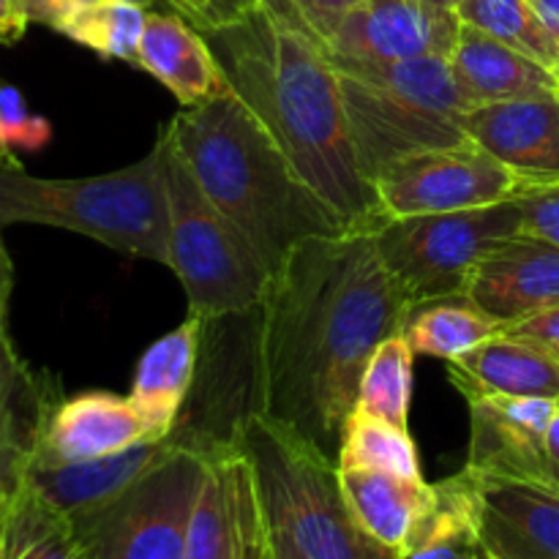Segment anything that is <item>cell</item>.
Masks as SVG:
<instances>
[{
    "label": "cell",
    "instance_id": "1",
    "mask_svg": "<svg viewBox=\"0 0 559 559\" xmlns=\"http://www.w3.org/2000/svg\"><path fill=\"white\" fill-rule=\"evenodd\" d=\"M407 314L369 229L300 243L249 311L251 413L336 462L360 374L377 344L402 333Z\"/></svg>",
    "mask_w": 559,
    "mask_h": 559
},
{
    "label": "cell",
    "instance_id": "2",
    "mask_svg": "<svg viewBox=\"0 0 559 559\" xmlns=\"http://www.w3.org/2000/svg\"><path fill=\"white\" fill-rule=\"evenodd\" d=\"M229 91L276 140L300 178L349 229L385 222L349 134L342 82L331 55L273 5L218 31H202Z\"/></svg>",
    "mask_w": 559,
    "mask_h": 559
},
{
    "label": "cell",
    "instance_id": "3",
    "mask_svg": "<svg viewBox=\"0 0 559 559\" xmlns=\"http://www.w3.org/2000/svg\"><path fill=\"white\" fill-rule=\"evenodd\" d=\"M164 129L202 191L243 229L271 273L306 240L349 229L229 87L180 107Z\"/></svg>",
    "mask_w": 559,
    "mask_h": 559
},
{
    "label": "cell",
    "instance_id": "4",
    "mask_svg": "<svg viewBox=\"0 0 559 559\" xmlns=\"http://www.w3.org/2000/svg\"><path fill=\"white\" fill-rule=\"evenodd\" d=\"M41 224L98 240L126 257L169 267V211L162 147L115 173L36 178L16 158L0 162V229Z\"/></svg>",
    "mask_w": 559,
    "mask_h": 559
},
{
    "label": "cell",
    "instance_id": "5",
    "mask_svg": "<svg viewBox=\"0 0 559 559\" xmlns=\"http://www.w3.org/2000/svg\"><path fill=\"white\" fill-rule=\"evenodd\" d=\"M333 66L342 82L358 167L371 186L396 158L469 142L464 115L478 104L459 85L442 55L393 66L347 60H333Z\"/></svg>",
    "mask_w": 559,
    "mask_h": 559
},
{
    "label": "cell",
    "instance_id": "6",
    "mask_svg": "<svg viewBox=\"0 0 559 559\" xmlns=\"http://www.w3.org/2000/svg\"><path fill=\"white\" fill-rule=\"evenodd\" d=\"M233 442L249 459L265 522L304 559H404L355 522L336 462L320 448L254 413L240 420Z\"/></svg>",
    "mask_w": 559,
    "mask_h": 559
},
{
    "label": "cell",
    "instance_id": "7",
    "mask_svg": "<svg viewBox=\"0 0 559 559\" xmlns=\"http://www.w3.org/2000/svg\"><path fill=\"white\" fill-rule=\"evenodd\" d=\"M169 211V271L183 284L189 314L202 322L257 309L271 267L243 229L202 191L167 129L158 131Z\"/></svg>",
    "mask_w": 559,
    "mask_h": 559
},
{
    "label": "cell",
    "instance_id": "8",
    "mask_svg": "<svg viewBox=\"0 0 559 559\" xmlns=\"http://www.w3.org/2000/svg\"><path fill=\"white\" fill-rule=\"evenodd\" d=\"M513 235H522V216L513 200L475 211L385 218L371 229L377 254L409 311L464 298L480 262Z\"/></svg>",
    "mask_w": 559,
    "mask_h": 559
},
{
    "label": "cell",
    "instance_id": "9",
    "mask_svg": "<svg viewBox=\"0 0 559 559\" xmlns=\"http://www.w3.org/2000/svg\"><path fill=\"white\" fill-rule=\"evenodd\" d=\"M202 478L205 451L178 440V448L118 502L71 524L91 559H186Z\"/></svg>",
    "mask_w": 559,
    "mask_h": 559
},
{
    "label": "cell",
    "instance_id": "10",
    "mask_svg": "<svg viewBox=\"0 0 559 559\" xmlns=\"http://www.w3.org/2000/svg\"><path fill=\"white\" fill-rule=\"evenodd\" d=\"M524 189L519 175L475 142L409 153L374 178L385 218L475 211L516 200Z\"/></svg>",
    "mask_w": 559,
    "mask_h": 559
},
{
    "label": "cell",
    "instance_id": "11",
    "mask_svg": "<svg viewBox=\"0 0 559 559\" xmlns=\"http://www.w3.org/2000/svg\"><path fill=\"white\" fill-rule=\"evenodd\" d=\"M456 11L429 0H360L325 41L333 60L393 66L404 60L448 58L459 36Z\"/></svg>",
    "mask_w": 559,
    "mask_h": 559
},
{
    "label": "cell",
    "instance_id": "12",
    "mask_svg": "<svg viewBox=\"0 0 559 559\" xmlns=\"http://www.w3.org/2000/svg\"><path fill=\"white\" fill-rule=\"evenodd\" d=\"M469 404V456L464 467L491 478H527L551 484L546 435L557 399L475 396ZM555 486V484H551Z\"/></svg>",
    "mask_w": 559,
    "mask_h": 559
},
{
    "label": "cell",
    "instance_id": "13",
    "mask_svg": "<svg viewBox=\"0 0 559 559\" xmlns=\"http://www.w3.org/2000/svg\"><path fill=\"white\" fill-rule=\"evenodd\" d=\"M464 131L527 186L559 183V93L478 104Z\"/></svg>",
    "mask_w": 559,
    "mask_h": 559
},
{
    "label": "cell",
    "instance_id": "14",
    "mask_svg": "<svg viewBox=\"0 0 559 559\" xmlns=\"http://www.w3.org/2000/svg\"><path fill=\"white\" fill-rule=\"evenodd\" d=\"M475 484L480 546L491 557L559 559L557 486L527 478H491L480 473H475Z\"/></svg>",
    "mask_w": 559,
    "mask_h": 559
},
{
    "label": "cell",
    "instance_id": "15",
    "mask_svg": "<svg viewBox=\"0 0 559 559\" xmlns=\"http://www.w3.org/2000/svg\"><path fill=\"white\" fill-rule=\"evenodd\" d=\"M464 298L506 328L538 314L559 300V246L513 235L480 262Z\"/></svg>",
    "mask_w": 559,
    "mask_h": 559
},
{
    "label": "cell",
    "instance_id": "16",
    "mask_svg": "<svg viewBox=\"0 0 559 559\" xmlns=\"http://www.w3.org/2000/svg\"><path fill=\"white\" fill-rule=\"evenodd\" d=\"M60 391L49 374L16 353L9 328L0 331V508L25 486Z\"/></svg>",
    "mask_w": 559,
    "mask_h": 559
},
{
    "label": "cell",
    "instance_id": "17",
    "mask_svg": "<svg viewBox=\"0 0 559 559\" xmlns=\"http://www.w3.org/2000/svg\"><path fill=\"white\" fill-rule=\"evenodd\" d=\"M175 448H178L175 437L164 442L142 440L126 451L91 459V462L31 467L25 484L55 511L63 513L69 522H80V519L93 516L118 502L147 473H153Z\"/></svg>",
    "mask_w": 559,
    "mask_h": 559
},
{
    "label": "cell",
    "instance_id": "18",
    "mask_svg": "<svg viewBox=\"0 0 559 559\" xmlns=\"http://www.w3.org/2000/svg\"><path fill=\"white\" fill-rule=\"evenodd\" d=\"M145 440L129 399L109 391H85L60 399L44 426L33 467L91 462Z\"/></svg>",
    "mask_w": 559,
    "mask_h": 559
},
{
    "label": "cell",
    "instance_id": "19",
    "mask_svg": "<svg viewBox=\"0 0 559 559\" xmlns=\"http://www.w3.org/2000/svg\"><path fill=\"white\" fill-rule=\"evenodd\" d=\"M202 328V320L189 314L175 331L156 338L136 364L129 402L147 442H164L175 435L200 371Z\"/></svg>",
    "mask_w": 559,
    "mask_h": 559
},
{
    "label": "cell",
    "instance_id": "20",
    "mask_svg": "<svg viewBox=\"0 0 559 559\" xmlns=\"http://www.w3.org/2000/svg\"><path fill=\"white\" fill-rule=\"evenodd\" d=\"M140 69L162 82L180 107H194L229 87L207 38L175 11H147Z\"/></svg>",
    "mask_w": 559,
    "mask_h": 559
},
{
    "label": "cell",
    "instance_id": "21",
    "mask_svg": "<svg viewBox=\"0 0 559 559\" xmlns=\"http://www.w3.org/2000/svg\"><path fill=\"white\" fill-rule=\"evenodd\" d=\"M448 377L464 399L535 396L559 402V355L506 333L448 360Z\"/></svg>",
    "mask_w": 559,
    "mask_h": 559
},
{
    "label": "cell",
    "instance_id": "22",
    "mask_svg": "<svg viewBox=\"0 0 559 559\" xmlns=\"http://www.w3.org/2000/svg\"><path fill=\"white\" fill-rule=\"evenodd\" d=\"M249 462L235 442L205 451V478L191 511L186 559H243V478Z\"/></svg>",
    "mask_w": 559,
    "mask_h": 559
},
{
    "label": "cell",
    "instance_id": "23",
    "mask_svg": "<svg viewBox=\"0 0 559 559\" xmlns=\"http://www.w3.org/2000/svg\"><path fill=\"white\" fill-rule=\"evenodd\" d=\"M448 63L459 85L475 104L559 93V76L555 71L464 22L448 55Z\"/></svg>",
    "mask_w": 559,
    "mask_h": 559
},
{
    "label": "cell",
    "instance_id": "24",
    "mask_svg": "<svg viewBox=\"0 0 559 559\" xmlns=\"http://www.w3.org/2000/svg\"><path fill=\"white\" fill-rule=\"evenodd\" d=\"M338 480L364 533L404 557L409 535L431 500V484L382 469H338Z\"/></svg>",
    "mask_w": 559,
    "mask_h": 559
},
{
    "label": "cell",
    "instance_id": "25",
    "mask_svg": "<svg viewBox=\"0 0 559 559\" xmlns=\"http://www.w3.org/2000/svg\"><path fill=\"white\" fill-rule=\"evenodd\" d=\"M478 533V484L464 467L451 478L431 484V500L409 535L404 559H475Z\"/></svg>",
    "mask_w": 559,
    "mask_h": 559
},
{
    "label": "cell",
    "instance_id": "26",
    "mask_svg": "<svg viewBox=\"0 0 559 559\" xmlns=\"http://www.w3.org/2000/svg\"><path fill=\"white\" fill-rule=\"evenodd\" d=\"M3 559H91L74 524L22 486L0 511Z\"/></svg>",
    "mask_w": 559,
    "mask_h": 559
},
{
    "label": "cell",
    "instance_id": "27",
    "mask_svg": "<svg viewBox=\"0 0 559 559\" xmlns=\"http://www.w3.org/2000/svg\"><path fill=\"white\" fill-rule=\"evenodd\" d=\"M502 328H506L502 322L478 309L473 300L451 298L409 311L402 336L407 338L415 355L456 360L489 338L500 336Z\"/></svg>",
    "mask_w": 559,
    "mask_h": 559
},
{
    "label": "cell",
    "instance_id": "28",
    "mask_svg": "<svg viewBox=\"0 0 559 559\" xmlns=\"http://www.w3.org/2000/svg\"><path fill=\"white\" fill-rule=\"evenodd\" d=\"M415 353L402 333H393L377 344L360 374L358 407L374 418L388 420L409 431V402H413Z\"/></svg>",
    "mask_w": 559,
    "mask_h": 559
},
{
    "label": "cell",
    "instance_id": "29",
    "mask_svg": "<svg viewBox=\"0 0 559 559\" xmlns=\"http://www.w3.org/2000/svg\"><path fill=\"white\" fill-rule=\"evenodd\" d=\"M338 469H382L404 478H424L418 445L407 429L355 409L344 426L336 456Z\"/></svg>",
    "mask_w": 559,
    "mask_h": 559
},
{
    "label": "cell",
    "instance_id": "30",
    "mask_svg": "<svg viewBox=\"0 0 559 559\" xmlns=\"http://www.w3.org/2000/svg\"><path fill=\"white\" fill-rule=\"evenodd\" d=\"M456 16L464 25L489 33L559 76V44L530 0H462Z\"/></svg>",
    "mask_w": 559,
    "mask_h": 559
},
{
    "label": "cell",
    "instance_id": "31",
    "mask_svg": "<svg viewBox=\"0 0 559 559\" xmlns=\"http://www.w3.org/2000/svg\"><path fill=\"white\" fill-rule=\"evenodd\" d=\"M147 9L123 0H91L63 27L60 36L82 44L104 60H123L140 69V41Z\"/></svg>",
    "mask_w": 559,
    "mask_h": 559
},
{
    "label": "cell",
    "instance_id": "32",
    "mask_svg": "<svg viewBox=\"0 0 559 559\" xmlns=\"http://www.w3.org/2000/svg\"><path fill=\"white\" fill-rule=\"evenodd\" d=\"M49 140V123L44 118H31L25 102L14 87L0 80V162L14 158L11 147H41Z\"/></svg>",
    "mask_w": 559,
    "mask_h": 559
},
{
    "label": "cell",
    "instance_id": "33",
    "mask_svg": "<svg viewBox=\"0 0 559 559\" xmlns=\"http://www.w3.org/2000/svg\"><path fill=\"white\" fill-rule=\"evenodd\" d=\"M522 235L559 246V183L527 186L516 197Z\"/></svg>",
    "mask_w": 559,
    "mask_h": 559
},
{
    "label": "cell",
    "instance_id": "34",
    "mask_svg": "<svg viewBox=\"0 0 559 559\" xmlns=\"http://www.w3.org/2000/svg\"><path fill=\"white\" fill-rule=\"evenodd\" d=\"M262 3L273 5L276 11L287 14L289 20L298 22L304 31H309L317 41L325 47L328 36L333 27L342 22L347 11H353L360 0H262Z\"/></svg>",
    "mask_w": 559,
    "mask_h": 559
},
{
    "label": "cell",
    "instance_id": "35",
    "mask_svg": "<svg viewBox=\"0 0 559 559\" xmlns=\"http://www.w3.org/2000/svg\"><path fill=\"white\" fill-rule=\"evenodd\" d=\"M167 3L197 31H218L254 14L262 0H167Z\"/></svg>",
    "mask_w": 559,
    "mask_h": 559
},
{
    "label": "cell",
    "instance_id": "36",
    "mask_svg": "<svg viewBox=\"0 0 559 559\" xmlns=\"http://www.w3.org/2000/svg\"><path fill=\"white\" fill-rule=\"evenodd\" d=\"M249 462V459H246ZM243 559H273L271 535H267L265 513H262L260 495H257L251 464L243 478Z\"/></svg>",
    "mask_w": 559,
    "mask_h": 559
},
{
    "label": "cell",
    "instance_id": "37",
    "mask_svg": "<svg viewBox=\"0 0 559 559\" xmlns=\"http://www.w3.org/2000/svg\"><path fill=\"white\" fill-rule=\"evenodd\" d=\"M502 333L535 344V347L546 349L551 355H559V300L540 309L538 314L527 317V320L513 322Z\"/></svg>",
    "mask_w": 559,
    "mask_h": 559
},
{
    "label": "cell",
    "instance_id": "38",
    "mask_svg": "<svg viewBox=\"0 0 559 559\" xmlns=\"http://www.w3.org/2000/svg\"><path fill=\"white\" fill-rule=\"evenodd\" d=\"M16 3L25 11L27 22H36V25L60 31V27H63L82 5L91 3V0H16Z\"/></svg>",
    "mask_w": 559,
    "mask_h": 559
},
{
    "label": "cell",
    "instance_id": "39",
    "mask_svg": "<svg viewBox=\"0 0 559 559\" xmlns=\"http://www.w3.org/2000/svg\"><path fill=\"white\" fill-rule=\"evenodd\" d=\"M27 16L16 0H0V44H16L27 31Z\"/></svg>",
    "mask_w": 559,
    "mask_h": 559
},
{
    "label": "cell",
    "instance_id": "40",
    "mask_svg": "<svg viewBox=\"0 0 559 559\" xmlns=\"http://www.w3.org/2000/svg\"><path fill=\"white\" fill-rule=\"evenodd\" d=\"M11 293H14V262H11L3 238H0V331H3L5 320H9Z\"/></svg>",
    "mask_w": 559,
    "mask_h": 559
},
{
    "label": "cell",
    "instance_id": "41",
    "mask_svg": "<svg viewBox=\"0 0 559 559\" xmlns=\"http://www.w3.org/2000/svg\"><path fill=\"white\" fill-rule=\"evenodd\" d=\"M546 467H549L551 484L559 489V409L549 426V435H546Z\"/></svg>",
    "mask_w": 559,
    "mask_h": 559
},
{
    "label": "cell",
    "instance_id": "42",
    "mask_svg": "<svg viewBox=\"0 0 559 559\" xmlns=\"http://www.w3.org/2000/svg\"><path fill=\"white\" fill-rule=\"evenodd\" d=\"M535 9V14L540 16V22L546 25V31L555 36V41L559 44V0H530Z\"/></svg>",
    "mask_w": 559,
    "mask_h": 559
},
{
    "label": "cell",
    "instance_id": "43",
    "mask_svg": "<svg viewBox=\"0 0 559 559\" xmlns=\"http://www.w3.org/2000/svg\"><path fill=\"white\" fill-rule=\"evenodd\" d=\"M267 535H271L273 559H304V555H300V551L289 544L287 535L278 533V530H273L271 524H267Z\"/></svg>",
    "mask_w": 559,
    "mask_h": 559
},
{
    "label": "cell",
    "instance_id": "44",
    "mask_svg": "<svg viewBox=\"0 0 559 559\" xmlns=\"http://www.w3.org/2000/svg\"><path fill=\"white\" fill-rule=\"evenodd\" d=\"M429 3L442 5V9H453V11H456V5L462 3V0H429Z\"/></svg>",
    "mask_w": 559,
    "mask_h": 559
},
{
    "label": "cell",
    "instance_id": "45",
    "mask_svg": "<svg viewBox=\"0 0 559 559\" xmlns=\"http://www.w3.org/2000/svg\"><path fill=\"white\" fill-rule=\"evenodd\" d=\"M123 3H134V5H142V9H153L158 0H123Z\"/></svg>",
    "mask_w": 559,
    "mask_h": 559
},
{
    "label": "cell",
    "instance_id": "46",
    "mask_svg": "<svg viewBox=\"0 0 559 559\" xmlns=\"http://www.w3.org/2000/svg\"><path fill=\"white\" fill-rule=\"evenodd\" d=\"M475 559H497V557H491L489 551H486V549H480V551H478V557H475Z\"/></svg>",
    "mask_w": 559,
    "mask_h": 559
},
{
    "label": "cell",
    "instance_id": "47",
    "mask_svg": "<svg viewBox=\"0 0 559 559\" xmlns=\"http://www.w3.org/2000/svg\"><path fill=\"white\" fill-rule=\"evenodd\" d=\"M0 559H3V533H0Z\"/></svg>",
    "mask_w": 559,
    "mask_h": 559
},
{
    "label": "cell",
    "instance_id": "48",
    "mask_svg": "<svg viewBox=\"0 0 559 559\" xmlns=\"http://www.w3.org/2000/svg\"><path fill=\"white\" fill-rule=\"evenodd\" d=\"M0 511H3V508H0Z\"/></svg>",
    "mask_w": 559,
    "mask_h": 559
}]
</instances>
